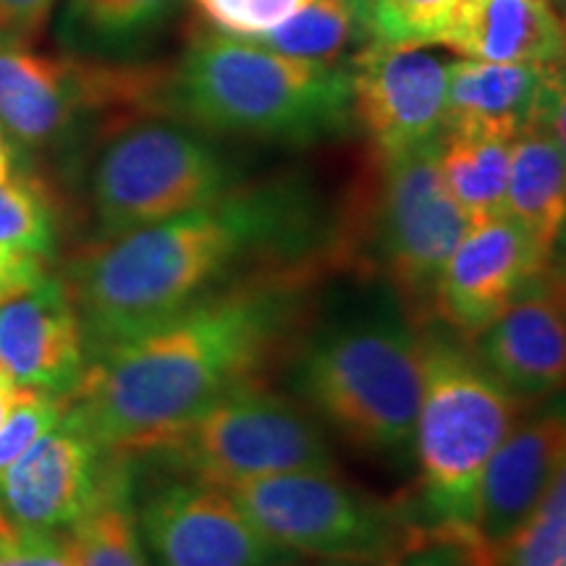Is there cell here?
<instances>
[{"label":"cell","mask_w":566,"mask_h":566,"mask_svg":"<svg viewBox=\"0 0 566 566\" xmlns=\"http://www.w3.org/2000/svg\"><path fill=\"white\" fill-rule=\"evenodd\" d=\"M279 226L263 197H223L205 208L116 237L71 263L66 286L82 323L87 363L200 300Z\"/></svg>","instance_id":"7a4b0ae2"},{"label":"cell","mask_w":566,"mask_h":566,"mask_svg":"<svg viewBox=\"0 0 566 566\" xmlns=\"http://www.w3.org/2000/svg\"><path fill=\"white\" fill-rule=\"evenodd\" d=\"M554 271V247L541 242L512 216L472 223L438 275L430 313L472 344L483 331Z\"/></svg>","instance_id":"8fae6325"},{"label":"cell","mask_w":566,"mask_h":566,"mask_svg":"<svg viewBox=\"0 0 566 566\" xmlns=\"http://www.w3.org/2000/svg\"><path fill=\"white\" fill-rule=\"evenodd\" d=\"M179 0H66L59 21L63 48L84 59H118L168 24Z\"/></svg>","instance_id":"44dd1931"},{"label":"cell","mask_w":566,"mask_h":566,"mask_svg":"<svg viewBox=\"0 0 566 566\" xmlns=\"http://www.w3.org/2000/svg\"><path fill=\"white\" fill-rule=\"evenodd\" d=\"M438 142L380 158L375 260L412 313L433 307L438 275L472 226L441 179Z\"/></svg>","instance_id":"9c48e42d"},{"label":"cell","mask_w":566,"mask_h":566,"mask_svg":"<svg viewBox=\"0 0 566 566\" xmlns=\"http://www.w3.org/2000/svg\"><path fill=\"white\" fill-rule=\"evenodd\" d=\"M506 216L556 247L566 218L564 124H535L512 142Z\"/></svg>","instance_id":"ffe728a7"},{"label":"cell","mask_w":566,"mask_h":566,"mask_svg":"<svg viewBox=\"0 0 566 566\" xmlns=\"http://www.w3.org/2000/svg\"><path fill=\"white\" fill-rule=\"evenodd\" d=\"M420 338L422 394L415 451L428 514L422 527L475 541L472 514L480 475L516 424L522 401L488 373L462 338L454 342L443 334H420Z\"/></svg>","instance_id":"5b68a950"},{"label":"cell","mask_w":566,"mask_h":566,"mask_svg":"<svg viewBox=\"0 0 566 566\" xmlns=\"http://www.w3.org/2000/svg\"><path fill=\"white\" fill-rule=\"evenodd\" d=\"M292 289L250 281L208 292L92 357L69 409L103 451H153L231 388L254 380L292 323Z\"/></svg>","instance_id":"6da1fadb"},{"label":"cell","mask_w":566,"mask_h":566,"mask_svg":"<svg viewBox=\"0 0 566 566\" xmlns=\"http://www.w3.org/2000/svg\"><path fill=\"white\" fill-rule=\"evenodd\" d=\"M171 95L187 122L237 137L310 142L352 116L349 71L289 59L226 32L189 42Z\"/></svg>","instance_id":"3957f363"},{"label":"cell","mask_w":566,"mask_h":566,"mask_svg":"<svg viewBox=\"0 0 566 566\" xmlns=\"http://www.w3.org/2000/svg\"><path fill=\"white\" fill-rule=\"evenodd\" d=\"M373 566H495V562L467 537L412 527L407 541L391 556Z\"/></svg>","instance_id":"f1b7e54d"},{"label":"cell","mask_w":566,"mask_h":566,"mask_svg":"<svg viewBox=\"0 0 566 566\" xmlns=\"http://www.w3.org/2000/svg\"><path fill=\"white\" fill-rule=\"evenodd\" d=\"M512 142L475 132H443L438 142L441 179L467 221L480 223L506 212Z\"/></svg>","instance_id":"7402d4cb"},{"label":"cell","mask_w":566,"mask_h":566,"mask_svg":"<svg viewBox=\"0 0 566 566\" xmlns=\"http://www.w3.org/2000/svg\"><path fill=\"white\" fill-rule=\"evenodd\" d=\"M365 40L436 45L462 0H359Z\"/></svg>","instance_id":"d4e9b609"},{"label":"cell","mask_w":566,"mask_h":566,"mask_svg":"<svg viewBox=\"0 0 566 566\" xmlns=\"http://www.w3.org/2000/svg\"><path fill=\"white\" fill-rule=\"evenodd\" d=\"M145 76L87 59H53L0 38V129L30 150L66 139L82 113L137 101Z\"/></svg>","instance_id":"30bf717a"},{"label":"cell","mask_w":566,"mask_h":566,"mask_svg":"<svg viewBox=\"0 0 566 566\" xmlns=\"http://www.w3.org/2000/svg\"><path fill=\"white\" fill-rule=\"evenodd\" d=\"M229 171L208 142L179 124L137 122L116 132L92 168L103 237L168 221L223 200Z\"/></svg>","instance_id":"ba28073f"},{"label":"cell","mask_w":566,"mask_h":566,"mask_svg":"<svg viewBox=\"0 0 566 566\" xmlns=\"http://www.w3.org/2000/svg\"><path fill=\"white\" fill-rule=\"evenodd\" d=\"M268 51L289 59L338 66L354 40H365L359 0H310L302 11L273 30L250 38Z\"/></svg>","instance_id":"cb8c5ba5"},{"label":"cell","mask_w":566,"mask_h":566,"mask_svg":"<svg viewBox=\"0 0 566 566\" xmlns=\"http://www.w3.org/2000/svg\"><path fill=\"white\" fill-rule=\"evenodd\" d=\"M113 454L66 409L55 428L0 472V514L13 533H69L101 499Z\"/></svg>","instance_id":"5bb4252c"},{"label":"cell","mask_w":566,"mask_h":566,"mask_svg":"<svg viewBox=\"0 0 566 566\" xmlns=\"http://www.w3.org/2000/svg\"><path fill=\"white\" fill-rule=\"evenodd\" d=\"M74 566H153L137 530L132 475L124 457L113 459L101 499L69 530Z\"/></svg>","instance_id":"603a6c76"},{"label":"cell","mask_w":566,"mask_h":566,"mask_svg":"<svg viewBox=\"0 0 566 566\" xmlns=\"http://www.w3.org/2000/svg\"><path fill=\"white\" fill-rule=\"evenodd\" d=\"M0 247L48 260L55 247V216L48 195L30 179L0 184Z\"/></svg>","instance_id":"484cf974"},{"label":"cell","mask_w":566,"mask_h":566,"mask_svg":"<svg viewBox=\"0 0 566 566\" xmlns=\"http://www.w3.org/2000/svg\"><path fill=\"white\" fill-rule=\"evenodd\" d=\"M59 0H0V38L34 40L51 21Z\"/></svg>","instance_id":"1f68e13d"},{"label":"cell","mask_w":566,"mask_h":566,"mask_svg":"<svg viewBox=\"0 0 566 566\" xmlns=\"http://www.w3.org/2000/svg\"><path fill=\"white\" fill-rule=\"evenodd\" d=\"M564 459L562 409L514 424L488 459L478 483L472 535L495 564L506 543L548 493L551 483L566 470Z\"/></svg>","instance_id":"9a60e30c"},{"label":"cell","mask_w":566,"mask_h":566,"mask_svg":"<svg viewBox=\"0 0 566 566\" xmlns=\"http://www.w3.org/2000/svg\"><path fill=\"white\" fill-rule=\"evenodd\" d=\"M137 530L153 566H279L292 554L252 525L226 488L176 480L147 495Z\"/></svg>","instance_id":"7c38bea8"},{"label":"cell","mask_w":566,"mask_h":566,"mask_svg":"<svg viewBox=\"0 0 566 566\" xmlns=\"http://www.w3.org/2000/svg\"><path fill=\"white\" fill-rule=\"evenodd\" d=\"M535 124H564L562 63H451L443 132L514 142Z\"/></svg>","instance_id":"2e32d148"},{"label":"cell","mask_w":566,"mask_h":566,"mask_svg":"<svg viewBox=\"0 0 566 566\" xmlns=\"http://www.w3.org/2000/svg\"><path fill=\"white\" fill-rule=\"evenodd\" d=\"M0 365L34 391L63 399L76 391L87 352L66 281L45 275L0 304Z\"/></svg>","instance_id":"e0dca14e"},{"label":"cell","mask_w":566,"mask_h":566,"mask_svg":"<svg viewBox=\"0 0 566 566\" xmlns=\"http://www.w3.org/2000/svg\"><path fill=\"white\" fill-rule=\"evenodd\" d=\"M0 566H74L69 533H11L0 537Z\"/></svg>","instance_id":"4dcf8cb0"},{"label":"cell","mask_w":566,"mask_h":566,"mask_svg":"<svg viewBox=\"0 0 566 566\" xmlns=\"http://www.w3.org/2000/svg\"><path fill=\"white\" fill-rule=\"evenodd\" d=\"M268 541L292 556L378 564L407 541L415 525L399 509L346 485L334 472H283L226 485Z\"/></svg>","instance_id":"52a82bcc"},{"label":"cell","mask_w":566,"mask_h":566,"mask_svg":"<svg viewBox=\"0 0 566 566\" xmlns=\"http://www.w3.org/2000/svg\"><path fill=\"white\" fill-rule=\"evenodd\" d=\"M436 45L467 61L562 63L564 24L554 0H462Z\"/></svg>","instance_id":"d6986e66"},{"label":"cell","mask_w":566,"mask_h":566,"mask_svg":"<svg viewBox=\"0 0 566 566\" xmlns=\"http://www.w3.org/2000/svg\"><path fill=\"white\" fill-rule=\"evenodd\" d=\"M294 388L354 449L401 454L415 443L422 338L391 313L334 325L302 352Z\"/></svg>","instance_id":"277c9868"},{"label":"cell","mask_w":566,"mask_h":566,"mask_svg":"<svg viewBox=\"0 0 566 566\" xmlns=\"http://www.w3.org/2000/svg\"><path fill=\"white\" fill-rule=\"evenodd\" d=\"M11 179V155H9V145L3 139V129H0V184Z\"/></svg>","instance_id":"e575fe53"},{"label":"cell","mask_w":566,"mask_h":566,"mask_svg":"<svg viewBox=\"0 0 566 566\" xmlns=\"http://www.w3.org/2000/svg\"><path fill=\"white\" fill-rule=\"evenodd\" d=\"M475 357L520 401L562 391L566 375L564 283L556 271L522 292L475 342Z\"/></svg>","instance_id":"ac0fdd59"},{"label":"cell","mask_w":566,"mask_h":566,"mask_svg":"<svg viewBox=\"0 0 566 566\" xmlns=\"http://www.w3.org/2000/svg\"><path fill=\"white\" fill-rule=\"evenodd\" d=\"M45 260L0 247V304L45 279Z\"/></svg>","instance_id":"d6a6232c"},{"label":"cell","mask_w":566,"mask_h":566,"mask_svg":"<svg viewBox=\"0 0 566 566\" xmlns=\"http://www.w3.org/2000/svg\"><path fill=\"white\" fill-rule=\"evenodd\" d=\"M449 66L424 45L367 40L349 66L352 116L363 124L378 158L420 150L446 129Z\"/></svg>","instance_id":"4fadbf2b"},{"label":"cell","mask_w":566,"mask_h":566,"mask_svg":"<svg viewBox=\"0 0 566 566\" xmlns=\"http://www.w3.org/2000/svg\"><path fill=\"white\" fill-rule=\"evenodd\" d=\"M307 3L310 0H195L197 11L218 32L237 34V38H254L273 30Z\"/></svg>","instance_id":"f546056e"},{"label":"cell","mask_w":566,"mask_h":566,"mask_svg":"<svg viewBox=\"0 0 566 566\" xmlns=\"http://www.w3.org/2000/svg\"><path fill=\"white\" fill-rule=\"evenodd\" d=\"M24 394H27V386H21L11 373L0 365V424L9 420L13 407L19 405Z\"/></svg>","instance_id":"836d02e7"},{"label":"cell","mask_w":566,"mask_h":566,"mask_svg":"<svg viewBox=\"0 0 566 566\" xmlns=\"http://www.w3.org/2000/svg\"><path fill=\"white\" fill-rule=\"evenodd\" d=\"M279 566H283V564H279Z\"/></svg>","instance_id":"d590c367"},{"label":"cell","mask_w":566,"mask_h":566,"mask_svg":"<svg viewBox=\"0 0 566 566\" xmlns=\"http://www.w3.org/2000/svg\"><path fill=\"white\" fill-rule=\"evenodd\" d=\"M69 409V399L27 388L9 420L0 424V472L9 470L30 446L55 428Z\"/></svg>","instance_id":"83f0119b"},{"label":"cell","mask_w":566,"mask_h":566,"mask_svg":"<svg viewBox=\"0 0 566 566\" xmlns=\"http://www.w3.org/2000/svg\"><path fill=\"white\" fill-rule=\"evenodd\" d=\"M495 566H566V470L506 543Z\"/></svg>","instance_id":"4316f807"},{"label":"cell","mask_w":566,"mask_h":566,"mask_svg":"<svg viewBox=\"0 0 566 566\" xmlns=\"http://www.w3.org/2000/svg\"><path fill=\"white\" fill-rule=\"evenodd\" d=\"M153 451L187 478L218 488L283 472L336 470L313 417L258 380L231 388Z\"/></svg>","instance_id":"8992f818"}]
</instances>
